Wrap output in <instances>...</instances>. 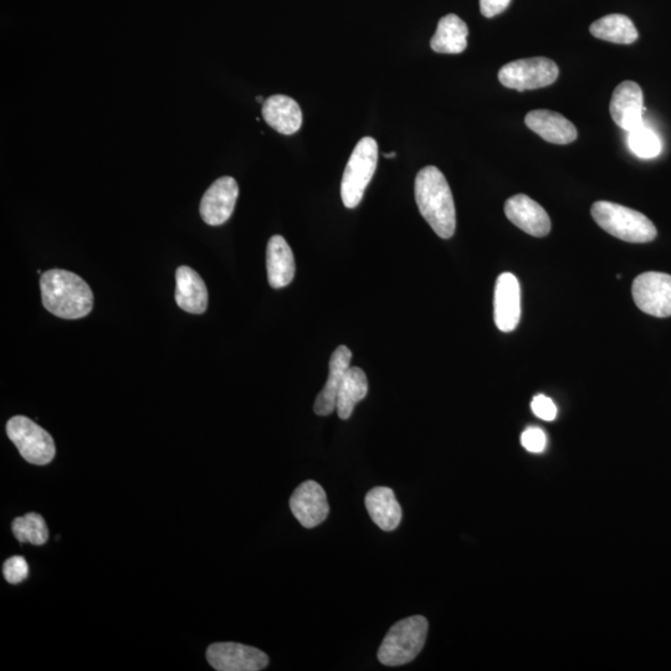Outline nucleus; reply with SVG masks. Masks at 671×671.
Instances as JSON below:
<instances>
[{"label": "nucleus", "instance_id": "2", "mask_svg": "<svg viewBox=\"0 0 671 671\" xmlns=\"http://www.w3.org/2000/svg\"><path fill=\"white\" fill-rule=\"evenodd\" d=\"M40 290L45 309L60 319H83L94 307L90 286L70 271H46L40 279Z\"/></svg>", "mask_w": 671, "mask_h": 671}, {"label": "nucleus", "instance_id": "31", "mask_svg": "<svg viewBox=\"0 0 671 671\" xmlns=\"http://www.w3.org/2000/svg\"><path fill=\"white\" fill-rule=\"evenodd\" d=\"M256 100H258L259 102H263V97L259 96L258 99H256Z\"/></svg>", "mask_w": 671, "mask_h": 671}, {"label": "nucleus", "instance_id": "16", "mask_svg": "<svg viewBox=\"0 0 671 671\" xmlns=\"http://www.w3.org/2000/svg\"><path fill=\"white\" fill-rule=\"evenodd\" d=\"M352 352L346 346L337 347L330 360L329 378L317 396L314 411L317 416L326 417L335 412L337 394L348 368L351 366Z\"/></svg>", "mask_w": 671, "mask_h": 671}, {"label": "nucleus", "instance_id": "10", "mask_svg": "<svg viewBox=\"0 0 671 671\" xmlns=\"http://www.w3.org/2000/svg\"><path fill=\"white\" fill-rule=\"evenodd\" d=\"M238 196V183L233 177L217 179L204 193L199 207L204 223L212 227L227 223L232 217Z\"/></svg>", "mask_w": 671, "mask_h": 671}, {"label": "nucleus", "instance_id": "22", "mask_svg": "<svg viewBox=\"0 0 671 671\" xmlns=\"http://www.w3.org/2000/svg\"><path fill=\"white\" fill-rule=\"evenodd\" d=\"M368 393L366 373L358 367H350L337 394L336 411L342 420L350 419L357 403L363 401Z\"/></svg>", "mask_w": 671, "mask_h": 671}, {"label": "nucleus", "instance_id": "21", "mask_svg": "<svg viewBox=\"0 0 671 671\" xmlns=\"http://www.w3.org/2000/svg\"><path fill=\"white\" fill-rule=\"evenodd\" d=\"M468 25L458 15L448 14L439 20L430 48L438 54H460L468 48Z\"/></svg>", "mask_w": 671, "mask_h": 671}, {"label": "nucleus", "instance_id": "11", "mask_svg": "<svg viewBox=\"0 0 671 671\" xmlns=\"http://www.w3.org/2000/svg\"><path fill=\"white\" fill-rule=\"evenodd\" d=\"M290 509L305 529L321 525L330 514L325 490L314 480H307L296 488L290 499Z\"/></svg>", "mask_w": 671, "mask_h": 671}, {"label": "nucleus", "instance_id": "18", "mask_svg": "<svg viewBox=\"0 0 671 671\" xmlns=\"http://www.w3.org/2000/svg\"><path fill=\"white\" fill-rule=\"evenodd\" d=\"M266 269L273 289H283L294 280L296 266L293 250L281 235H274L269 240L266 248Z\"/></svg>", "mask_w": 671, "mask_h": 671}, {"label": "nucleus", "instance_id": "30", "mask_svg": "<svg viewBox=\"0 0 671 671\" xmlns=\"http://www.w3.org/2000/svg\"><path fill=\"white\" fill-rule=\"evenodd\" d=\"M396 156H397L396 152L384 153V157H386V158H394Z\"/></svg>", "mask_w": 671, "mask_h": 671}, {"label": "nucleus", "instance_id": "20", "mask_svg": "<svg viewBox=\"0 0 671 671\" xmlns=\"http://www.w3.org/2000/svg\"><path fill=\"white\" fill-rule=\"evenodd\" d=\"M368 514L383 531L396 530L402 521V507L399 505L393 490L378 486L368 491L365 499Z\"/></svg>", "mask_w": 671, "mask_h": 671}, {"label": "nucleus", "instance_id": "4", "mask_svg": "<svg viewBox=\"0 0 671 671\" xmlns=\"http://www.w3.org/2000/svg\"><path fill=\"white\" fill-rule=\"evenodd\" d=\"M429 623L423 616L402 619L389 629L378 649V660L386 667H401L413 662L427 640Z\"/></svg>", "mask_w": 671, "mask_h": 671}, {"label": "nucleus", "instance_id": "6", "mask_svg": "<svg viewBox=\"0 0 671 671\" xmlns=\"http://www.w3.org/2000/svg\"><path fill=\"white\" fill-rule=\"evenodd\" d=\"M7 434L28 463L46 465L55 458L53 437L32 419L24 416L10 418L7 423Z\"/></svg>", "mask_w": 671, "mask_h": 671}, {"label": "nucleus", "instance_id": "5", "mask_svg": "<svg viewBox=\"0 0 671 671\" xmlns=\"http://www.w3.org/2000/svg\"><path fill=\"white\" fill-rule=\"evenodd\" d=\"M378 145L375 138L365 137L357 143L343 172L341 198L348 209L358 207L377 169Z\"/></svg>", "mask_w": 671, "mask_h": 671}, {"label": "nucleus", "instance_id": "15", "mask_svg": "<svg viewBox=\"0 0 671 671\" xmlns=\"http://www.w3.org/2000/svg\"><path fill=\"white\" fill-rule=\"evenodd\" d=\"M525 124L536 135L553 145H570L578 137L577 128L558 112L535 110L525 117Z\"/></svg>", "mask_w": 671, "mask_h": 671}, {"label": "nucleus", "instance_id": "26", "mask_svg": "<svg viewBox=\"0 0 671 671\" xmlns=\"http://www.w3.org/2000/svg\"><path fill=\"white\" fill-rule=\"evenodd\" d=\"M3 575L10 585H19L29 575L28 562L22 556H13L4 562Z\"/></svg>", "mask_w": 671, "mask_h": 671}, {"label": "nucleus", "instance_id": "19", "mask_svg": "<svg viewBox=\"0 0 671 671\" xmlns=\"http://www.w3.org/2000/svg\"><path fill=\"white\" fill-rule=\"evenodd\" d=\"M263 117L271 128L281 135H294L302 126V111L294 99L273 95L263 104Z\"/></svg>", "mask_w": 671, "mask_h": 671}, {"label": "nucleus", "instance_id": "28", "mask_svg": "<svg viewBox=\"0 0 671 671\" xmlns=\"http://www.w3.org/2000/svg\"><path fill=\"white\" fill-rule=\"evenodd\" d=\"M531 409L536 417L547 420V422H552L557 417L556 404L553 403L551 398L542 396V394L532 399Z\"/></svg>", "mask_w": 671, "mask_h": 671}, {"label": "nucleus", "instance_id": "27", "mask_svg": "<svg viewBox=\"0 0 671 671\" xmlns=\"http://www.w3.org/2000/svg\"><path fill=\"white\" fill-rule=\"evenodd\" d=\"M521 444L527 452L535 454L544 453L547 447V435L544 430L531 427L522 433Z\"/></svg>", "mask_w": 671, "mask_h": 671}, {"label": "nucleus", "instance_id": "29", "mask_svg": "<svg viewBox=\"0 0 671 671\" xmlns=\"http://www.w3.org/2000/svg\"><path fill=\"white\" fill-rule=\"evenodd\" d=\"M511 0H480V12L485 18H494L509 7Z\"/></svg>", "mask_w": 671, "mask_h": 671}, {"label": "nucleus", "instance_id": "8", "mask_svg": "<svg viewBox=\"0 0 671 671\" xmlns=\"http://www.w3.org/2000/svg\"><path fill=\"white\" fill-rule=\"evenodd\" d=\"M635 305L650 316H671V276L649 271L634 280L632 288Z\"/></svg>", "mask_w": 671, "mask_h": 671}, {"label": "nucleus", "instance_id": "9", "mask_svg": "<svg viewBox=\"0 0 671 671\" xmlns=\"http://www.w3.org/2000/svg\"><path fill=\"white\" fill-rule=\"evenodd\" d=\"M207 660L218 671H259L268 667L269 657L260 649L239 643H215Z\"/></svg>", "mask_w": 671, "mask_h": 671}, {"label": "nucleus", "instance_id": "25", "mask_svg": "<svg viewBox=\"0 0 671 671\" xmlns=\"http://www.w3.org/2000/svg\"><path fill=\"white\" fill-rule=\"evenodd\" d=\"M628 133V145L634 155L640 158H654L662 152V142L657 133L645 124Z\"/></svg>", "mask_w": 671, "mask_h": 671}, {"label": "nucleus", "instance_id": "3", "mask_svg": "<svg viewBox=\"0 0 671 671\" xmlns=\"http://www.w3.org/2000/svg\"><path fill=\"white\" fill-rule=\"evenodd\" d=\"M592 217L608 234L627 243H649L657 238L658 230L652 220L637 210L612 202H596Z\"/></svg>", "mask_w": 671, "mask_h": 671}, {"label": "nucleus", "instance_id": "17", "mask_svg": "<svg viewBox=\"0 0 671 671\" xmlns=\"http://www.w3.org/2000/svg\"><path fill=\"white\" fill-rule=\"evenodd\" d=\"M176 302L189 314L202 315L208 307V290L202 276L189 266L176 271Z\"/></svg>", "mask_w": 671, "mask_h": 671}, {"label": "nucleus", "instance_id": "14", "mask_svg": "<svg viewBox=\"0 0 671 671\" xmlns=\"http://www.w3.org/2000/svg\"><path fill=\"white\" fill-rule=\"evenodd\" d=\"M507 219L532 237H546L551 232V219L544 208L526 194H516L505 203Z\"/></svg>", "mask_w": 671, "mask_h": 671}, {"label": "nucleus", "instance_id": "7", "mask_svg": "<svg viewBox=\"0 0 671 671\" xmlns=\"http://www.w3.org/2000/svg\"><path fill=\"white\" fill-rule=\"evenodd\" d=\"M560 70L555 61L547 58H531L512 61L499 71V81L507 89L517 91L542 89L558 79Z\"/></svg>", "mask_w": 671, "mask_h": 671}, {"label": "nucleus", "instance_id": "24", "mask_svg": "<svg viewBox=\"0 0 671 671\" xmlns=\"http://www.w3.org/2000/svg\"><path fill=\"white\" fill-rule=\"evenodd\" d=\"M12 530L15 537L22 544L43 546L49 540V530L42 515L37 512L17 517L13 521Z\"/></svg>", "mask_w": 671, "mask_h": 671}, {"label": "nucleus", "instance_id": "13", "mask_svg": "<svg viewBox=\"0 0 671 671\" xmlns=\"http://www.w3.org/2000/svg\"><path fill=\"white\" fill-rule=\"evenodd\" d=\"M609 111L613 121L624 131L643 126L644 95L640 86L634 81L619 84L613 92Z\"/></svg>", "mask_w": 671, "mask_h": 671}, {"label": "nucleus", "instance_id": "12", "mask_svg": "<svg viewBox=\"0 0 671 671\" xmlns=\"http://www.w3.org/2000/svg\"><path fill=\"white\" fill-rule=\"evenodd\" d=\"M521 317V289L519 280L511 273L501 274L496 281L494 320L503 332L514 331Z\"/></svg>", "mask_w": 671, "mask_h": 671}, {"label": "nucleus", "instance_id": "23", "mask_svg": "<svg viewBox=\"0 0 671 671\" xmlns=\"http://www.w3.org/2000/svg\"><path fill=\"white\" fill-rule=\"evenodd\" d=\"M594 38L614 44L629 45L637 42L638 30L626 15L609 14L598 19L589 28Z\"/></svg>", "mask_w": 671, "mask_h": 671}, {"label": "nucleus", "instance_id": "1", "mask_svg": "<svg viewBox=\"0 0 671 671\" xmlns=\"http://www.w3.org/2000/svg\"><path fill=\"white\" fill-rule=\"evenodd\" d=\"M416 201L420 214L438 237L452 238L457 229L453 193L437 167H425L417 174Z\"/></svg>", "mask_w": 671, "mask_h": 671}]
</instances>
